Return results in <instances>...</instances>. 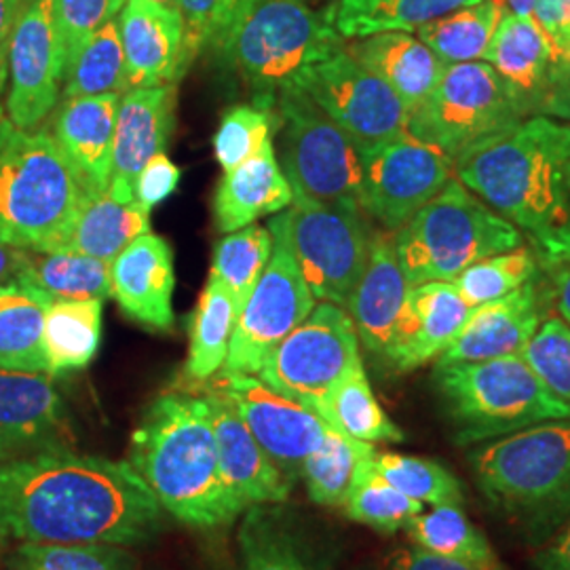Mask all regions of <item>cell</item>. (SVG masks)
Masks as SVG:
<instances>
[{
	"label": "cell",
	"mask_w": 570,
	"mask_h": 570,
	"mask_svg": "<svg viewBox=\"0 0 570 570\" xmlns=\"http://www.w3.org/2000/svg\"><path fill=\"white\" fill-rule=\"evenodd\" d=\"M167 518L129 461L70 449L0 468V530L18 541L138 548L167 530Z\"/></svg>",
	"instance_id": "cell-1"
},
{
	"label": "cell",
	"mask_w": 570,
	"mask_h": 570,
	"mask_svg": "<svg viewBox=\"0 0 570 570\" xmlns=\"http://www.w3.org/2000/svg\"><path fill=\"white\" fill-rule=\"evenodd\" d=\"M454 176L529 239L539 263L570 261V122L522 119L469 153Z\"/></svg>",
	"instance_id": "cell-2"
},
{
	"label": "cell",
	"mask_w": 570,
	"mask_h": 570,
	"mask_svg": "<svg viewBox=\"0 0 570 570\" xmlns=\"http://www.w3.org/2000/svg\"><path fill=\"white\" fill-rule=\"evenodd\" d=\"M127 461L184 527L223 529L245 511L223 480L204 395H159L131 433Z\"/></svg>",
	"instance_id": "cell-3"
},
{
	"label": "cell",
	"mask_w": 570,
	"mask_h": 570,
	"mask_svg": "<svg viewBox=\"0 0 570 570\" xmlns=\"http://www.w3.org/2000/svg\"><path fill=\"white\" fill-rule=\"evenodd\" d=\"M89 197L49 131L0 119V242L28 252H63Z\"/></svg>",
	"instance_id": "cell-4"
},
{
	"label": "cell",
	"mask_w": 570,
	"mask_h": 570,
	"mask_svg": "<svg viewBox=\"0 0 570 570\" xmlns=\"http://www.w3.org/2000/svg\"><path fill=\"white\" fill-rule=\"evenodd\" d=\"M343 47L326 9L315 11L306 0H252L216 51L252 102L275 106L306 66Z\"/></svg>",
	"instance_id": "cell-5"
},
{
	"label": "cell",
	"mask_w": 570,
	"mask_h": 570,
	"mask_svg": "<svg viewBox=\"0 0 570 570\" xmlns=\"http://www.w3.org/2000/svg\"><path fill=\"white\" fill-rule=\"evenodd\" d=\"M478 489L530 529L570 518V419L515 431L471 452Z\"/></svg>",
	"instance_id": "cell-6"
},
{
	"label": "cell",
	"mask_w": 570,
	"mask_h": 570,
	"mask_svg": "<svg viewBox=\"0 0 570 570\" xmlns=\"http://www.w3.org/2000/svg\"><path fill=\"white\" fill-rule=\"evenodd\" d=\"M433 381L459 446L499 440L546 421L570 419V404L546 387L522 355L438 364Z\"/></svg>",
	"instance_id": "cell-7"
},
{
	"label": "cell",
	"mask_w": 570,
	"mask_h": 570,
	"mask_svg": "<svg viewBox=\"0 0 570 570\" xmlns=\"http://www.w3.org/2000/svg\"><path fill=\"white\" fill-rule=\"evenodd\" d=\"M393 245L410 285L452 284L478 261L524 245V237L454 176L393 233Z\"/></svg>",
	"instance_id": "cell-8"
},
{
	"label": "cell",
	"mask_w": 570,
	"mask_h": 570,
	"mask_svg": "<svg viewBox=\"0 0 570 570\" xmlns=\"http://www.w3.org/2000/svg\"><path fill=\"white\" fill-rule=\"evenodd\" d=\"M279 161L292 193L362 207V150L296 82L277 94Z\"/></svg>",
	"instance_id": "cell-9"
},
{
	"label": "cell",
	"mask_w": 570,
	"mask_h": 570,
	"mask_svg": "<svg viewBox=\"0 0 570 570\" xmlns=\"http://www.w3.org/2000/svg\"><path fill=\"white\" fill-rule=\"evenodd\" d=\"M522 121L503 79L487 61L446 63L428 98L410 110L407 131L452 167Z\"/></svg>",
	"instance_id": "cell-10"
},
{
	"label": "cell",
	"mask_w": 570,
	"mask_h": 570,
	"mask_svg": "<svg viewBox=\"0 0 570 570\" xmlns=\"http://www.w3.org/2000/svg\"><path fill=\"white\" fill-rule=\"evenodd\" d=\"M287 239L315 301L348 305L367 265L370 230L362 207L330 205L294 195Z\"/></svg>",
	"instance_id": "cell-11"
},
{
	"label": "cell",
	"mask_w": 570,
	"mask_h": 570,
	"mask_svg": "<svg viewBox=\"0 0 570 570\" xmlns=\"http://www.w3.org/2000/svg\"><path fill=\"white\" fill-rule=\"evenodd\" d=\"M268 230L273 237L271 261L239 311L220 372L256 376L271 351L317 305L289 247L285 212L271 218Z\"/></svg>",
	"instance_id": "cell-12"
},
{
	"label": "cell",
	"mask_w": 570,
	"mask_h": 570,
	"mask_svg": "<svg viewBox=\"0 0 570 570\" xmlns=\"http://www.w3.org/2000/svg\"><path fill=\"white\" fill-rule=\"evenodd\" d=\"M360 345L345 306L322 301L271 351L256 376L285 397L313 407L364 362Z\"/></svg>",
	"instance_id": "cell-13"
},
{
	"label": "cell",
	"mask_w": 570,
	"mask_h": 570,
	"mask_svg": "<svg viewBox=\"0 0 570 570\" xmlns=\"http://www.w3.org/2000/svg\"><path fill=\"white\" fill-rule=\"evenodd\" d=\"M296 85L305 89L362 153L407 131L406 104L387 82L351 58L345 47L306 66Z\"/></svg>",
	"instance_id": "cell-14"
},
{
	"label": "cell",
	"mask_w": 570,
	"mask_h": 570,
	"mask_svg": "<svg viewBox=\"0 0 570 570\" xmlns=\"http://www.w3.org/2000/svg\"><path fill=\"white\" fill-rule=\"evenodd\" d=\"M454 167L410 131L362 153L364 214L395 233L454 178Z\"/></svg>",
	"instance_id": "cell-15"
},
{
	"label": "cell",
	"mask_w": 570,
	"mask_h": 570,
	"mask_svg": "<svg viewBox=\"0 0 570 570\" xmlns=\"http://www.w3.org/2000/svg\"><path fill=\"white\" fill-rule=\"evenodd\" d=\"M484 60L505 82L522 119L570 122V60L553 49L532 18L508 13Z\"/></svg>",
	"instance_id": "cell-16"
},
{
	"label": "cell",
	"mask_w": 570,
	"mask_h": 570,
	"mask_svg": "<svg viewBox=\"0 0 570 570\" xmlns=\"http://www.w3.org/2000/svg\"><path fill=\"white\" fill-rule=\"evenodd\" d=\"M63 81L56 0H18L9 47V119L35 129L58 106Z\"/></svg>",
	"instance_id": "cell-17"
},
{
	"label": "cell",
	"mask_w": 570,
	"mask_h": 570,
	"mask_svg": "<svg viewBox=\"0 0 570 570\" xmlns=\"http://www.w3.org/2000/svg\"><path fill=\"white\" fill-rule=\"evenodd\" d=\"M214 389L230 400L273 465L294 484L306 456L326 438V421L311 407L268 387L254 374L218 372Z\"/></svg>",
	"instance_id": "cell-18"
},
{
	"label": "cell",
	"mask_w": 570,
	"mask_h": 570,
	"mask_svg": "<svg viewBox=\"0 0 570 570\" xmlns=\"http://www.w3.org/2000/svg\"><path fill=\"white\" fill-rule=\"evenodd\" d=\"M75 429L53 376L0 367V444L13 459L75 446Z\"/></svg>",
	"instance_id": "cell-19"
},
{
	"label": "cell",
	"mask_w": 570,
	"mask_h": 570,
	"mask_svg": "<svg viewBox=\"0 0 570 570\" xmlns=\"http://www.w3.org/2000/svg\"><path fill=\"white\" fill-rule=\"evenodd\" d=\"M176 82L129 89L117 110L112 169L108 193L121 202L136 199V183L144 167L165 153L176 127Z\"/></svg>",
	"instance_id": "cell-20"
},
{
	"label": "cell",
	"mask_w": 570,
	"mask_h": 570,
	"mask_svg": "<svg viewBox=\"0 0 570 570\" xmlns=\"http://www.w3.org/2000/svg\"><path fill=\"white\" fill-rule=\"evenodd\" d=\"M226 570H332V558L285 501L254 505L239 515L235 556Z\"/></svg>",
	"instance_id": "cell-21"
},
{
	"label": "cell",
	"mask_w": 570,
	"mask_h": 570,
	"mask_svg": "<svg viewBox=\"0 0 570 570\" xmlns=\"http://www.w3.org/2000/svg\"><path fill=\"white\" fill-rule=\"evenodd\" d=\"M127 91L178 82L188 70L186 30L178 9L127 0L117 16Z\"/></svg>",
	"instance_id": "cell-22"
},
{
	"label": "cell",
	"mask_w": 570,
	"mask_h": 570,
	"mask_svg": "<svg viewBox=\"0 0 570 570\" xmlns=\"http://www.w3.org/2000/svg\"><path fill=\"white\" fill-rule=\"evenodd\" d=\"M204 397L209 407L226 489L233 492L244 510L254 505L285 503L294 484L266 456L237 407L218 389H207Z\"/></svg>",
	"instance_id": "cell-23"
},
{
	"label": "cell",
	"mask_w": 570,
	"mask_h": 570,
	"mask_svg": "<svg viewBox=\"0 0 570 570\" xmlns=\"http://www.w3.org/2000/svg\"><path fill=\"white\" fill-rule=\"evenodd\" d=\"M471 311L473 306L450 282L412 285L385 360L397 372H410L438 360L454 343Z\"/></svg>",
	"instance_id": "cell-24"
},
{
	"label": "cell",
	"mask_w": 570,
	"mask_h": 570,
	"mask_svg": "<svg viewBox=\"0 0 570 570\" xmlns=\"http://www.w3.org/2000/svg\"><path fill=\"white\" fill-rule=\"evenodd\" d=\"M174 252L159 235L146 233L110 263V296L142 326L174 330Z\"/></svg>",
	"instance_id": "cell-25"
},
{
	"label": "cell",
	"mask_w": 570,
	"mask_h": 570,
	"mask_svg": "<svg viewBox=\"0 0 570 570\" xmlns=\"http://www.w3.org/2000/svg\"><path fill=\"white\" fill-rule=\"evenodd\" d=\"M539 326L541 294L532 279L503 298L473 306L454 343L435 362L446 366L522 355Z\"/></svg>",
	"instance_id": "cell-26"
},
{
	"label": "cell",
	"mask_w": 570,
	"mask_h": 570,
	"mask_svg": "<svg viewBox=\"0 0 570 570\" xmlns=\"http://www.w3.org/2000/svg\"><path fill=\"white\" fill-rule=\"evenodd\" d=\"M410 287L395 254L393 233L376 230L372 235L366 268L346 305L360 343L374 355L385 357L404 315Z\"/></svg>",
	"instance_id": "cell-27"
},
{
	"label": "cell",
	"mask_w": 570,
	"mask_h": 570,
	"mask_svg": "<svg viewBox=\"0 0 570 570\" xmlns=\"http://www.w3.org/2000/svg\"><path fill=\"white\" fill-rule=\"evenodd\" d=\"M119 102L117 94L63 100L53 121V138L89 195L106 193L110 184Z\"/></svg>",
	"instance_id": "cell-28"
},
{
	"label": "cell",
	"mask_w": 570,
	"mask_h": 570,
	"mask_svg": "<svg viewBox=\"0 0 570 570\" xmlns=\"http://www.w3.org/2000/svg\"><path fill=\"white\" fill-rule=\"evenodd\" d=\"M292 202V186L268 142L245 164L225 171L214 195V220L220 233H233L263 216L285 212Z\"/></svg>",
	"instance_id": "cell-29"
},
{
	"label": "cell",
	"mask_w": 570,
	"mask_h": 570,
	"mask_svg": "<svg viewBox=\"0 0 570 570\" xmlns=\"http://www.w3.org/2000/svg\"><path fill=\"white\" fill-rule=\"evenodd\" d=\"M345 49L351 58L387 82L407 110H414L428 98L446 66L412 32H379L353 39Z\"/></svg>",
	"instance_id": "cell-30"
},
{
	"label": "cell",
	"mask_w": 570,
	"mask_h": 570,
	"mask_svg": "<svg viewBox=\"0 0 570 570\" xmlns=\"http://www.w3.org/2000/svg\"><path fill=\"white\" fill-rule=\"evenodd\" d=\"M51 298L13 279L0 287V367L47 372L45 320Z\"/></svg>",
	"instance_id": "cell-31"
},
{
	"label": "cell",
	"mask_w": 570,
	"mask_h": 570,
	"mask_svg": "<svg viewBox=\"0 0 570 570\" xmlns=\"http://www.w3.org/2000/svg\"><path fill=\"white\" fill-rule=\"evenodd\" d=\"M146 233H150V209L136 199L121 204L106 190L85 199L68 249L110 265L127 245Z\"/></svg>",
	"instance_id": "cell-32"
},
{
	"label": "cell",
	"mask_w": 570,
	"mask_h": 570,
	"mask_svg": "<svg viewBox=\"0 0 570 570\" xmlns=\"http://www.w3.org/2000/svg\"><path fill=\"white\" fill-rule=\"evenodd\" d=\"M478 0H334L326 13L338 37L364 39L379 32H416L429 21Z\"/></svg>",
	"instance_id": "cell-33"
},
{
	"label": "cell",
	"mask_w": 570,
	"mask_h": 570,
	"mask_svg": "<svg viewBox=\"0 0 570 570\" xmlns=\"http://www.w3.org/2000/svg\"><path fill=\"white\" fill-rule=\"evenodd\" d=\"M104 301H51L45 320L47 374L63 376L89 366L102 341Z\"/></svg>",
	"instance_id": "cell-34"
},
{
	"label": "cell",
	"mask_w": 570,
	"mask_h": 570,
	"mask_svg": "<svg viewBox=\"0 0 570 570\" xmlns=\"http://www.w3.org/2000/svg\"><path fill=\"white\" fill-rule=\"evenodd\" d=\"M311 410H315L330 428L367 444L406 440L404 431L379 404L370 387L364 362L345 374V379Z\"/></svg>",
	"instance_id": "cell-35"
},
{
	"label": "cell",
	"mask_w": 570,
	"mask_h": 570,
	"mask_svg": "<svg viewBox=\"0 0 570 570\" xmlns=\"http://www.w3.org/2000/svg\"><path fill=\"white\" fill-rule=\"evenodd\" d=\"M16 279L37 287L51 301H106L110 265L79 252H26Z\"/></svg>",
	"instance_id": "cell-36"
},
{
	"label": "cell",
	"mask_w": 570,
	"mask_h": 570,
	"mask_svg": "<svg viewBox=\"0 0 570 570\" xmlns=\"http://www.w3.org/2000/svg\"><path fill=\"white\" fill-rule=\"evenodd\" d=\"M505 16L503 0H478L429 21L416 35L444 63L480 61Z\"/></svg>",
	"instance_id": "cell-37"
},
{
	"label": "cell",
	"mask_w": 570,
	"mask_h": 570,
	"mask_svg": "<svg viewBox=\"0 0 570 570\" xmlns=\"http://www.w3.org/2000/svg\"><path fill=\"white\" fill-rule=\"evenodd\" d=\"M414 546L461 560L482 570H505L492 550L487 534L463 511V505H433L414 515L406 527Z\"/></svg>",
	"instance_id": "cell-38"
},
{
	"label": "cell",
	"mask_w": 570,
	"mask_h": 570,
	"mask_svg": "<svg viewBox=\"0 0 570 570\" xmlns=\"http://www.w3.org/2000/svg\"><path fill=\"white\" fill-rule=\"evenodd\" d=\"M237 317L239 311L230 292L209 275L190 326L186 376L193 383H207L225 367Z\"/></svg>",
	"instance_id": "cell-39"
},
{
	"label": "cell",
	"mask_w": 570,
	"mask_h": 570,
	"mask_svg": "<svg viewBox=\"0 0 570 570\" xmlns=\"http://www.w3.org/2000/svg\"><path fill=\"white\" fill-rule=\"evenodd\" d=\"M374 454V444L327 429L324 442L306 456L301 471L308 499L322 508H345L360 469Z\"/></svg>",
	"instance_id": "cell-40"
},
{
	"label": "cell",
	"mask_w": 570,
	"mask_h": 570,
	"mask_svg": "<svg viewBox=\"0 0 570 570\" xmlns=\"http://www.w3.org/2000/svg\"><path fill=\"white\" fill-rule=\"evenodd\" d=\"M125 91V56L115 18L82 42L72 60L68 61L61 81V98L77 100L110 94L122 96Z\"/></svg>",
	"instance_id": "cell-41"
},
{
	"label": "cell",
	"mask_w": 570,
	"mask_h": 570,
	"mask_svg": "<svg viewBox=\"0 0 570 570\" xmlns=\"http://www.w3.org/2000/svg\"><path fill=\"white\" fill-rule=\"evenodd\" d=\"M271 254V230L256 225L226 233V237L216 245L209 275L216 277L230 292L237 311L244 308L254 285L263 277Z\"/></svg>",
	"instance_id": "cell-42"
},
{
	"label": "cell",
	"mask_w": 570,
	"mask_h": 570,
	"mask_svg": "<svg viewBox=\"0 0 570 570\" xmlns=\"http://www.w3.org/2000/svg\"><path fill=\"white\" fill-rule=\"evenodd\" d=\"M374 471L387 480L393 489L404 492L410 499L423 505H463L465 492L463 482L450 471L446 465L407 454H374L372 459Z\"/></svg>",
	"instance_id": "cell-43"
},
{
	"label": "cell",
	"mask_w": 570,
	"mask_h": 570,
	"mask_svg": "<svg viewBox=\"0 0 570 570\" xmlns=\"http://www.w3.org/2000/svg\"><path fill=\"white\" fill-rule=\"evenodd\" d=\"M7 570H138V558L108 543H32L21 541Z\"/></svg>",
	"instance_id": "cell-44"
},
{
	"label": "cell",
	"mask_w": 570,
	"mask_h": 570,
	"mask_svg": "<svg viewBox=\"0 0 570 570\" xmlns=\"http://www.w3.org/2000/svg\"><path fill=\"white\" fill-rule=\"evenodd\" d=\"M372 459L360 469L343 510L353 522L379 532L406 530L410 520L425 510V505L393 489L374 471Z\"/></svg>",
	"instance_id": "cell-45"
},
{
	"label": "cell",
	"mask_w": 570,
	"mask_h": 570,
	"mask_svg": "<svg viewBox=\"0 0 570 570\" xmlns=\"http://www.w3.org/2000/svg\"><path fill=\"white\" fill-rule=\"evenodd\" d=\"M539 271L537 254L518 245L510 252H501L468 266L452 285L465 298L469 306H480L497 298H503L513 289L534 279Z\"/></svg>",
	"instance_id": "cell-46"
},
{
	"label": "cell",
	"mask_w": 570,
	"mask_h": 570,
	"mask_svg": "<svg viewBox=\"0 0 570 570\" xmlns=\"http://www.w3.org/2000/svg\"><path fill=\"white\" fill-rule=\"evenodd\" d=\"M277 134V110L268 104H237L228 108L214 138V153L223 167L230 171L254 157Z\"/></svg>",
	"instance_id": "cell-47"
},
{
	"label": "cell",
	"mask_w": 570,
	"mask_h": 570,
	"mask_svg": "<svg viewBox=\"0 0 570 570\" xmlns=\"http://www.w3.org/2000/svg\"><path fill=\"white\" fill-rule=\"evenodd\" d=\"M249 2L252 0H178L188 63L204 51H216Z\"/></svg>",
	"instance_id": "cell-48"
},
{
	"label": "cell",
	"mask_w": 570,
	"mask_h": 570,
	"mask_svg": "<svg viewBox=\"0 0 570 570\" xmlns=\"http://www.w3.org/2000/svg\"><path fill=\"white\" fill-rule=\"evenodd\" d=\"M522 357L553 395L570 404V326L560 317L541 322Z\"/></svg>",
	"instance_id": "cell-49"
},
{
	"label": "cell",
	"mask_w": 570,
	"mask_h": 570,
	"mask_svg": "<svg viewBox=\"0 0 570 570\" xmlns=\"http://www.w3.org/2000/svg\"><path fill=\"white\" fill-rule=\"evenodd\" d=\"M127 0H56L63 70L82 42L121 13Z\"/></svg>",
	"instance_id": "cell-50"
},
{
	"label": "cell",
	"mask_w": 570,
	"mask_h": 570,
	"mask_svg": "<svg viewBox=\"0 0 570 570\" xmlns=\"http://www.w3.org/2000/svg\"><path fill=\"white\" fill-rule=\"evenodd\" d=\"M178 184H180V167L171 164L169 157L161 153L153 157L144 167L142 174L138 176L136 202L153 209L155 205L164 204L169 195H174Z\"/></svg>",
	"instance_id": "cell-51"
},
{
	"label": "cell",
	"mask_w": 570,
	"mask_h": 570,
	"mask_svg": "<svg viewBox=\"0 0 570 570\" xmlns=\"http://www.w3.org/2000/svg\"><path fill=\"white\" fill-rule=\"evenodd\" d=\"M532 20L550 39L553 49L570 60V0H534Z\"/></svg>",
	"instance_id": "cell-52"
},
{
	"label": "cell",
	"mask_w": 570,
	"mask_h": 570,
	"mask_svg": "<svg viewBox=\"0 0 570 570\" xmlns=\"http://www.w3.org/2000/svg\"><path fill=\"white\" fill-rule=\"evenodd\" d=\"M387 570H482L461 560L438 556L419 546L397 548L389 556Z\"/></svg>",
	"instance_id": "cell-53"
},
{
	"label": "cell",
	"mask_w": 570,
	"mask_h": 570,
	"mask_svg": "<svg viewBox=\"0 0 570 570\" xmlns=\"http://www.w3.org/2000/svg\"><path fill=\"white\" fill-rule=\"evenodd\" d=\"M539 570H570V518L537 558Z\"/></svg>",
	"instance_id": "cell-54"
},
{
	"label": "cell",
	"mask_w": 570,
	"mask_h": 570,
	"mask_svg": "<svg viewBox=\"0 0 570 570\" xmlns=\"http://www.w3.org/2000/svg\"><path fill=\"white\" fill-rule=\"evenodd\" d=\"M18 0H0V96L9 82V47Z\"/></svg>",
	"instance_id": "cell-55"
},
{
	"label": "cell",
	"mask_w": 570,
	"mask_h": 570,
	"mask_svg": "<svg viewBox=\"0 0 570 570\" xmlns=\"http://www.w3.org/2000/svg\"><path fill=\"white\" fill-rule=\"evenodd\" d=\"M553 282V303L560 313V320L570 326V261L550 266Z\"/></svg>",
	"instance_id": "cell-56"
},
{
	"label": "cell",
	"mask_w": 570,
	"mask_h": 570,
	"mask_svg": "<svg viewBox=\"0 0 570 570\" xmlns=\"http://www.w3.org/2000/svg\"><path fill=\"white\" fill-rule=\"evenodd\" d=\"M28 249H18L13 245L0 242V287L13 282L26 261Z\"/></svg>",
	"instance_id": "cell-57"
},
{
	"label": "cell",
	"mask_w": 570,
	"mask_h": 570,
	"mask_svg": "<svg viewBox=\"0 0 570 570\" xmlns=\"http://www.w3.org/2000/svg\"><path fill=\"white\" fill-rule=\"evenodd\" d=\"M508 13L513 16H522V18H532V9H534V0H503Z\"/></svg>",
	"instance_id": "cell-58"
},
{
	"label": "cell",
	"mask_w": 570,
	"mask_h": 570,
	"mask_svg": "<svg viewBox=\"0 0 570 570\" xmlns=\"http://www.w3.org/2000/svg\"><path fill=\"white\" fill-rule=\"evenodd\" d=\"M9 461H13V454L0 444V468H2V465H7Z\"/></svg>",
	"instance_id": "cell-59"
},
{
	"label": "cell",
	"mask_w": 570,
	"mask_h": 570,
	"mask_svg": "<svg viewBox=\"0 0 570 570\" xmlns=\"http://www.w3.org/2000/svg\"><path fill=\"white\" fill-rule=\"evenodd\" d=\"M153 2L164 4V7H169V9H178V0H153Z\"/></svg>",
	"instance_id": "cell-60"
},
{
	"label": "cell",
	"mask_w": 570,
	"mask_h": 570,
	"mask_svg": "<svg viewBox=\"0 0 570 570\" xmlns=\"http://www.w3.org/2000/svg\"><path fill=\"white\" fill-rule=\"evenodd\" d=\"M4 539H7V537H4V534H2V530H0V551L4 548Z\"/></svg>",
	"instance_id": "cell-61"
}]
</instances>
